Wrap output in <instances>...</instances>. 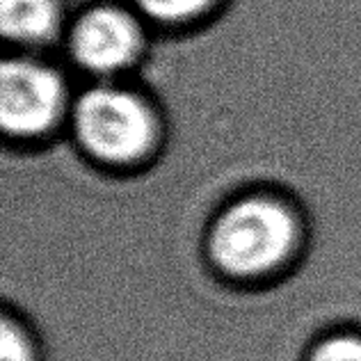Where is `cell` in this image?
Here are the masks:
<instances>
[{
    "label": "cell",
    "instance_id": "6da1fadb",
    "mask_svg": "<svg viewBox=\"0 0 361 361\" xmlns=\"http://www.w3.org/2000/svg\"><path fill=\"white\" fill-rule=\"evenodd\" d=\"M290 215L268 199H247L222 215L213 231V254L224 270L254 274L272 268L290 250Z\"/></svg>",
    "mask_w": 361,
    "mask_h": 361
},
{
    "label": "cell",
    "instance_id": "7a4b0ae2",
    "mask_svg": "<svg viewBox=\"0 0 361 361\" xmlns=\"http://www.w3.org/2000/svg\"><path fill=\"white\" fill-rule=\"evenodd\" d=\"M75 123L82 145L94 156L112 163L137 158L154 135L147 108L135 97L117 90H94L85 94Z\"/></svg>",
    "mask_w": 361,
    "mask_h": 361
},
{
    "label": "cell",
    "instance_id": "3957f363",
    "mask_svg": "<svg viewBox=\"0 0 361 361\" xmlns=\"http://www.w3.org/2000/svg\"><path fill=\"white\" fill-rule=\"evenodd\" d=\"M60 108L58 75L30 62H7L0 71V119L9 133L35 135Z\"/></svg>",
    "mask_w": 361,
    "mask_h": 361
},
{
    "label": "cell",
    "instance_id": "277c9868",
    "mask_svg": "<svg viewBox=\"0 0 361 361\" xmlns=\"http://www.w3.org/2000/svg\"><path fill=\"white\" fill-rule=\"evenodd\" d=\"M71 49L80 64L94 71H112L137 51V30L121 12L94 9L75 25Z\"/></svg>",
    "mask_w": 361,
    "mask_h": 361
},
{
    "label": "cell",
    "instance_id": "5b68a950",
    "mask_svg": "<svg viewBox=\"0 0 361 361\" xmlns=\"http://www.w3.org/2000/svg\"><path fill=\"white\" fill-rule=\"evenodd\" d=\"M0 23L12 39L37 42L51 32L55 5L53 0H0Z\"/></svg>",
    "mask_w": 361,
    "mask_h": 361
},
{
    "label": "cell",
    "instance_id": "8992f818",
    "mask_svg": "<svg viewBox=\"0 0 361 361\" xmlns=\"http://www.w3.org/2000/svg\"><path fill=\"white\" fill-rule=\"evenodd\" d=\"M149 16L160 21H183L199 14L211 0H135Z\"/></svg>",
    "mask_w": 361,
    "mask_h": 361
},
{
    "label": "cell",
    "instance_id": "52a82bcc",
    "mask_svg": "<svg viewBox=\"0 0 361 361\" xmlns=\"http://www.w3.org/2000/svg\"><path fill=\"white\" fill-rule=\"evenodd\" d=\"M313 361H361V341L350 336L331 338L318 348Z\"/></svg>",
    "mask_w": 361,
    "mask_h": 361
},
{
    "label": "cell",
    "instance_id": "ba28073f",
    "mask_svg": "<svg viewBox=\"0 0 361 361\" xmlns=\"http://www.w3.org/2000/svg\"><path fill=\"white\" fill-rule=\"evenodd\" d=\"M0 350H3L0 361H27L25 341L9 325H5V329H3V345H0Z\"/></svg>",
    "mask_w": 361,
    "mask_h": 361
}]
</instances>
